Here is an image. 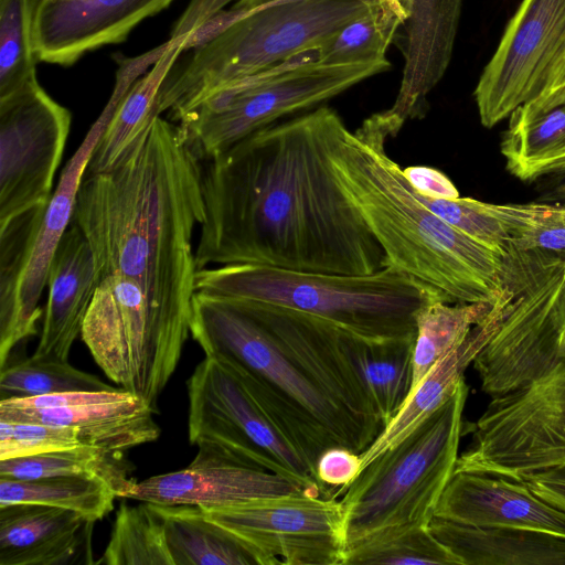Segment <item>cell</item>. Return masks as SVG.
<instances>
[{"label":"cell","instance_id":"1","mask_svg":"<svg viewBox=\"0 0 565 565\" xmlns=\"http://www.w3.org/2000/svg\"><path fill=\"white\" fill-rule=\"evenodd\" d=\"M343 126L320 105L204 161L196 269L258 264L369 275L384 268L383 248L332 171L329 152Z\"/></svg>","mask_w":565,"mask_h":565},{"label":"cell","instance_id":"2","mask_svg":"<svg viewBox=\"0 0 565 565\" xmlns=\"http://www.w3.org/2000/svg\"><path fill=\"white\" fill-rule=\"evenodd\" d=\"M191 335L239 369L317 477L320 456L366 450L384 429L352 360L351 332L287 307L195 291Z\"/></svg>","mask_w":565,"mask_h":565},{"label":"cell","instance_id":"3","mask_svg":"<svg viewBox=\"0 0 565 565\" xmlns=\"http://www.w3.org/2000/svg\"><path fill=\"white\" fill-rule=\"evenodd\" d=\"M202 162L178 125L157 116L106 170L85 173L73 222L98 280L136 281L153 303L191 324L194 228L204 221Z\"/></svg>","mask_w":565,"mask_h":565},{"label":"cell","instance_id":"4","mask_svg":"<svg viewBox=\"0 0 565 565\" xmlns=\"http://www.w3.org/2000/svg\"><path fill=\"white\" fill-rule=\"evenodd\" d=\"M388 139L373 114L354 131L344 125L329 152L340 189L385 253V267L440 290L450 303L493 305L503 292L504 252L482 245L430 211L386 153Z\"/></svg>","mask_w":565,"mask_h":565},{"label":"cell","instance_id":"5","mask_svg":"<svg viewBox=\"0 0 565 565\" xmlns=\"http://www.w3.org/2000/svg\"><path fill=\"white\" fill-rule=\"evenodd\" d=\"M195 291L299 310L370 341L416 338L418 312L450 303L440 290L391 267L344 275L228 264L198 270Z\"/></svg>","mask_w":565,"mask_h":565},{"label":"cell","instance_id":"6","mask_svg":"<svg viewBox=\"0 0 565 565\" xmlns=\"http://www.w3.org/2000/svg\"><path fill=\"white\" fill-rule=\"evenodd\" d=\"M373 4L281 0L254 10L173 65L159 88V114L177 122L220 87L320 45Z\"/></svg>","mask_w":565,"mask_h":565},{"label":"cell","instance_id":"7","mask_svg":"<svg viewBox=\"0 0 565 565\" xmlns=\"http://www.w3.org/2000/svg\"><path fill=\"white\" fill-rule=\"evenodd\" d=\"M469 387L373 459L342 493L344 550L382 530L429 525L451 479Z\"/></svg>","mask_w":565,"mask_h":565},{"label":"cell","instance_id":"8","mask_svg":"<svg viewBox=\"0 0 565 565\" xmlns=\"http://www.w3.org/2000/svg\"><path fill=\"white\" fill-rule=\"evenodd\" d=\"M391 67L387 58L320 63L315 46L220 87L175 124L204 162L278 119L316 108Z\"/></svg>","mask_w":565,"mask_h":565},{"label":"cell","instance_id":"9","mask_svg":"<svg viewBox=\"0 0 565 565\" xmlns=\"http://www.w3.org/2000/svg\"><path fill=\"white\" fill-rule=\"evenodd\" d=\"M192 465L233 463L273 471L323 497L318 479L237 366L205 355L186 382ZM324 498V497H323Z\"/></svg>","mask_w":565,"mask_h":565},{"label":"cell","instance_id":"10","mask_svg":"<svg viewBox=\"0 0 565 565\" xmlns=\"http://www.w3.org/2000/svg\"><path fill=\"white\" fill-rule=\"evenodd\" d=\"M564 278L565 254L512 245L504 250L501 280L511 297L498 330L473 361L486 394H505L564 362L558 312Z\"/></svg>","mask_w":565,"mask_h":565},{"label":"cell","instance_id":"11","mask_svg":"<svg viewBox=\"0 0 565 565\" xmlns=\"http://www.w3.org/2000/svg\"><path fill=\"white\" fill-rule=\"evenodd\" d=\"M455 471L520 481L565 462V362L546 375L492 397L473 425Z\"/></svg>","mask_w":565,"mask_h":565},{"label":"cell","instance_id":"12","mask_svg":"<svg viewBox=\"0 0 565 565\" xmlns=\"http://www.w3.org/2000/svg\"><path fill=\"white\" fill-rule=\"evenodd\" d=\"M71 125L38 79L0 98V225L49 203Z\"/></svg>","mask_w":565,"mask_h":565},{"label":"cell","instance_id":"13","mask_svg":"<svg viewBox=\"0 0 565 565\" xmlns=\"http://www.w3.org/2000/svg\"><path fill=\"white\" fill-rule=\"evenodd\" d=\"M203 511L255 548L265 565H342L343 511L335 498L300 493Z\"/></svg>","mask_w":565,"mask_h":565},{"label":"cell","instance_id":"14","mask_svg":"<svg viewBox=\"0 0 565 565\" xmlns=\"http://www.w3.org/2000/svg\"><path fill=\"white\" fill-rule=\"evenodd\" d=\"M564 50L565 0H522L473 92L482 126L534 98Z\"/></svg>","mask_w":565,"mask_h":565},{"label":"cell","instance_id":"15","mask_svg":"<svg viewBox=\"0 0 565 565\" xmlns=\"http://www.w3.org/2000/svg\"><path fill=\"white\" fill-rule=\"evenodd\" d=\"M401 20L393 44L404 61L393 105L381 111L394 137L408 120L422 119L428 96L447 72L463 0H384Z\"/></svg>","mask_w":565,"mask_h":565},{"label":"cell","instance_id":"16","mask_svg":"<svg viewBox=\"0 0 565 565\" xmlns=\"http://www.w3.org/2000/svg\"><path fill=\"white\" fill-rule=\"evenodd\" d=\"M116 105L117 99L110 97L77 150L66 162L58 183L45 207L42 223L19 286L13 318L8 328L0 331V369L6 366L11 351L20 342L38 332L36 323L43 313L39 301L47 284L52 258L72 223L82 180Z\"/></svg>","mask_w":565,"mask_h":565},{"label":"cell","instance_id":"17","mask_svg":"<svg viewBox=\"0 0 565 565\" xmlns=\"http://www.w3.org/2000/svg\"><path fill=\"white\" fill-rule=\"evenodd\" d=\"M174 0H41L35 22L38 61L61 66L125 41L140 22Z\"/></svg>","mask_w":565,"mask_h":565},{"label":"cell","instance_id":"18","mask_svg":"<svg viewBox=\"0 0 565 565\" xmlns=\"http://www.w3.org/2000/svg\"><path fill=\"white\" fill-rule=\"evenodd\" d=\"M300 493L316 495L302 483L273 471L233 463H190L181 470L134 480L121 498L213 510Z\"/></svg>","mask_w":565,"mask_h":565},{"label":"cell","instance_id":"19","mask_svg":"<svg viewBox=\"0 0 565 565\" xmlns=\"http://www.w3.org/2000/svg\"><path fill=\"white\" fill-rule=\"evenodd\" d=\"M437 518L480 527H518L565 537V511L536 495L524 482L456 472L437 504Z\"/></svg>","mask_w":565,"mask_h":565},{"label":"cell","instance_id":"20","mask_svg":"<svg viewBox=\"0 0 565 565\" xmlns=\"http://www.w3.org/2000/svg\"><path fill=\"white\" fill-rule=\"evenodd\" d=\"M98 285L87 238L72 221L52 258L42 331L32 358L68 361Z\"/></svg>","mask_w":565,"mask_h":565},{"label":"cell","instance_id":"21","mask_svg":"<svg viewBox=\"0 0 565 565\" xmlns=\"http://www.w3.org/2000/svg\"><path fill=\"white\" fill-rule=\"evenodd\" d=\"M95 521L56 507L13 504L0 508V565H71L93 561Z\"/></svg>","mask_w":565,"mask_h":565},{"label":"cell","instance_id":"22","mask_svg":"<svg viewBox=\"0 0 565 565\" xmlns=\"http://www.w3.org/2000/svg\"><path fill=\"white\" fill-rule=\"evenodd\" d=\"M510 288L492 305L482 321L477 323L467 337L444 355L411 392L396 416L384 427L373 444L360 454L361 471L380 454L399 443L420 422L446 403L458 388L470 363L498 330L505 313Z\"/></svg>","mask_w":565,"mask_h":565},{"label":"cell","instance_id":"23","mask_svg":"<svg viewBox=\"0 0 565 565\" xmlns=\"http://www.w3.org/2000/svg\"><path fill=\"white\" fill-rule=\"evenodd\" d=\"M153 414L152 407L136 395L116 402L49 408L0 403V420L72 426L81 430L87 447L116 451L154 441L160 427Z\"/></svg>","mask_w":565,"mask_h":565},{"label":"cell","instance_id":"24","mask_svg":"<svg viewBox=\"0 0 565 565\" xmlns=\"http://www.w3.org/2000/svg\"><path fill=\"white\" fill-rule=\"evenodd\" d=\"M430 532L462 565H565V537L518 527H480L434 516Z\"/></svg>","mask_w":565,"mask_h":565},{"label":"cell","instance_id":"25","mask_svg":"<svg viewBox=\"0 0 565 565\" xmlns=\"http://www.w3.org/2000/svg\"><path fill=\"white\" fill-rule=\"evenodd\" d=\"M156 507L163 520L173 565H265L255 548L207 518L201 508Z\"/></svg>","mask_w":565,"mask_h":565},{"label":"cell","instance_id":"26","mask_svg":"<svg viewBox=\"0 0 565 565\" xmlns=\"http://www.w3.org/2000/svg\"><path fill=\"white\" fill-rule=\"evenodd\" d=\"M184 38L169 39V44L151 70L135 79L120 96L115 110L99 138L85 173L109 168L124 150L161 116L157 100L161 84L183 51Z\"/></svg>","mask_w":565,"mask_h":565},{"label":"cell","instance_id":"27","mask_svg":"<svg viewBox=\"0 0 565 565\" xmlns=\"http://www.w3.org/2000/svg\"><path fill=\"white\" fill-rule=\"evenodd\" d=\"M415 338L370 341L351 334L352 360L367 387L384 427L412 390Z\"/></svg>","mask_w":565,"mask_h":565},{"label":"cell","instance_id":"28","mask_svg":"<svg viewBox=\"0 0 565 565\" xmlns=\"http://www.w3.org/2000/svg\"><path fill=\"white\" fill-rule=\"evenodd\" d=\"M116 498V490L95 477L56 476L29 480L0 477V508L50 505L78 512L96 522L113 511Z\"/></svg>","mask_w":565,"mask_h":565},{"label":"cell","instance_id":"29","mask_svg":"<svg viewBox=\"0 0 565 565\" xmlns=\"http://www.w3.org/2000/svg\"><path fill=\"white\" fill-rule=\"evenodd\" d=\"M124 451L77 447L0 460V477L29 480L56 476H85L108 482L121 498L131 486V468Z\"/></svg>","mask_w":565,"mask_h":565},{"label":"cell","instance_id":"30","mask_svg":"<svg viewBox=\"0 0 565 565\" xmlns=\"http://www.w3.org/2000/svg\"><path fill=\"white\" fill-rule=\"evenodd\" d=\"M98 565H173L162 516L156 504L122 502Z\"/></svg>","mask_w":565,"mask_h":565},{"label":"cell","instance_id":"31","mask_svg":"<svg viewBox=\"0 0 565 565\" xmlns=\"http://www.w3.org/2000/svg\"><path fill=\"white\" fill-rule=\"evenodd\" d=\"M491 307L487 302L436 301L418 312L411 392L437 361L456 348L484 319Z\"/></svg>","mask_w":565,"mask_h":565},{"label":"cell","instance_id":"32","mask_svg":"<svg viewBox=\"0 0 565 565\" xmlns=\"http://www.w3.org/2000/svg\"><path fill=\"white\" fill-rule=\"evenodd\" d=\"M462 565L430 532L428 525L397 526L379 531L343 552L342 565Z\"/></svg>","mask_w":565,"mask_h":565},{"label":"cell","instance_id":"33","mask_svg":"<svg viewBox=\"0 0 565 565\" xmlns=\"http://www.w3.org/2000/svg\"><path fill=\"white\" fill-rule=\"evenodd\" d=\"M41 0H0V98L36 78L35 22Z\"/></svg>","mask_w":565,"mask_h":565},{"label":"cell","instance_id":"34","mask_svg":"<svg viewBox=\"0 0 565 565\" xmlns=\"http://www.w3.org/2000/svg\"><path fill=\"white\" fill-rule=\"evenodd\" d=\"M565 140V104L529 121L509 120L500 150L507 170L521 181L540 179L545 160Z\"/></svg>","mask_w":565,"mask_h":565},{"label":"cell","instance_id":"35","mask_svg":"<svg viewBox=\"0 0 565 565\" xmlns=\"http://www.w3.org/2000/svg\"><path fill=\"white\" fill-rule=\"evenodd\" d=\"M401 20L385 1L375 3L318 46L321 63L373 62L386 57Z\"/></svg>","mask_w":565,"mask_h":565},{"label":"cell","instance_id":"36","mask_svg":"<svg viewBox=\"0 0 565 565\" xmlns=\"http://www.w3.org/2000/svg\"><path fill=\"white\" fill-rule=\"evenodd\" d=\"M117 390L68 361L28 358L7 364L0 374V397L22 398L73 391Z\"/></svg>","mask_w":565,"mask_h":565},{"label":"cell","instance_id":"37","mask_svg":"<svg viewBox=\"0 0 565 565\" xmlns=\"http://www.w3.org/2000/svg\"><path fill=\"white\" fill-rule=\"evenodd\" d=\"M45 205L35 206L0 225V331L10 324Z\"/></svg>","mask_w":565,"mask_h":565},{"label":"cell","instance_id":"38","mask_svg":"<svg viewBox=\"0 0 565 565\" xmlns=\"http://www.w3.org/2000/svg\"><path fill=\"white\" fill-rule=\"evenodd\" d=\"M417 196L444 221L482 245L504 252L510 244L509 230L500 215L498 204L460 196L454 200Z\"/></svg>","mask_w":565,"mask_h":565},{"label":"cell","instance_id":"39","mask_svg":"<svg viewBox=\"0 0 565 565\" xmlns=\"http://www.w3.org/2000/svg\"><path fill=\"white\" fill-rule=\"evenodd\" d=\"M87 447L72 426L0 420V460Z\"/></svg>","mask_w":565,"mask_h":565},{"label":"cell","instance_id":"40","mask_svg":"<svg viewBox=\"0 0 565 565\" xmlns=\"http://www.w3.org/2000/svg\"><path fill=\"white\" fill-rule=\"evenodd\" d=\"M510 245L565 254V205L525 203V211L510 233Z\"/></svg>","mask_w":565,"mask_h":565},{"label":"cell","instance_id":"41","mask_svg":"<svg viewBox=\"0 0 565 565\" xmlns=\"http://www.w3.org/2000/svg\"><path fill=\"white\" fill-rule=\"evenodd\" d=\"M360 454L342 447L327 449L317 462V479L324 498L342 495L361 472Z\"/></svg>","mask_w":565,"mask_h":565},{"label":"cell","instance_id":"42","mask_svg":"<svg viewBox=\"0 0 565 565\" xmlns=\"http://www.w3.org/2000/svg\"><path fill=\"white\" fill-rule=\"evenodd\" d=\"M565 104V50L548 72L540 93L515 108L509 116L512 121H529Z\"/></svg>","mask_w":565,"mask_h":565},{"label":"cell","instance_id":"43","mask_svg":"<svg viewBox=\"0 0 565 565\" xmlns=\"http://www.w3.org/2000/svg\"><path fill=\"white\" fill-rule=\"evenodd\" d=\"M403 173L412 189L420 196L431 200L459 198V192L451 180L437 169L412 166L403 169Z\"/></svg>","mask_w":565,"mask_h":565},{"label":"cell","instance_id":"44","mask_svg":"<svg viewBox=\"0 0 565 565\" xmlns=\"http://www.w3.org/2000/svg\"><path fill=\"white\" fill-rule=\"evenodd\" d=\"M520 481L547 503L565 511V462L524 475Z\"/></svg>","mask_w":565,"mask_h":565},{"label":"cell","instance_id":"45","mask_svg":"<svg viewBox=\"0 0 565 565\" xmlns=\"http://www.w3.org/2000/svg\"><path fill=\"white\" fill-rule=\"evenodd\" d=\"M233 0H192L174 24L170 39L188 38L220 13Z\"/></svg>","mask_w":565,"mask_h":565},{"label":"cell","instance_id":"46","mask_svg":"<svg viewBox=\"0 0 565 565\" xmlns=\"http://www.w3.org/2000/svg\"><path fill=\"white\" fill-rule=\"evenodd\" d=\"M537 196L539 202L565 205V170L543 177Z\"/></svg>","mask_w":565,"mask_h":565},{"label":"cell","instance_id":"47","mask_svg":"<svg viewBox=\"0 0 565 565\" xmlns=\"http://www.w3.org/2000/svg\"><path fill=\"white\" fill-rule=\"evenodd\" d=\"M565 170V140L562 145L545 160L540 170V178Z\"/></svg>","mask_w":565,"mask_h":565},{"label":"cell","instance_id":"48","mask_svg":"<svg viewBox=\"0 0 565 565\" xmlns=\"http://www.w3.org/2000/svg\"><path fill=\"white\" fill-rule=\"evenodd\" d=\"M558 312H559L561 326H562L561 351H562L563 360L565 362V278H564V284H563L561 295H559Z\"/></svg>","mask_w":565,"mask_h":565},{"label":"cell","instance_id":"49","mask_svg":"<svg viewBox=\"0 0 565 565\" xmlns=\"http://www.w3.org/2000/svg\"><path fill=\"white\" fill-rule=\"evenodd\" d=\"M367 3H379V2H382L383 0H363Z\"/></svg>","mask_w":565,"mask_h":565}]
</instances>
